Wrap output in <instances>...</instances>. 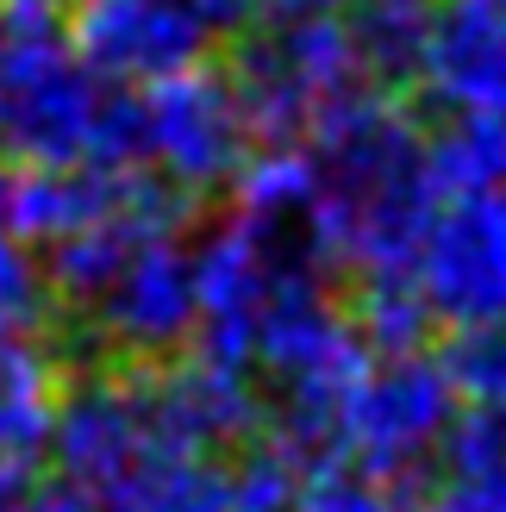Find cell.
<instances>
[{"mask_svg":"<svg viewBox=\"0 0 506 512\" xmlns=\"http://www.w3.org/2000/svg\"><path fill=\"white\" fill-rule=\"evenodd\" d=\"M100 82L63 32H0V157L32 169L88 163Z\"/></svg>","mask_w":506,"mask_h":512,"instance_id":"obj_1","label":"cell"},{"mask_svg":"<svg viewBox=\"0 0 506 512\" xmlns=\"http://www.w3.org/2000/svg\"><path fill=\"white\" fill-rule=\"evenodd\" d=\"M144 113H150V157H157L175 182L225 194L232 175L250 157V132L238 119L232 82H225L219 44L207 57H194L182 69L144 82Z\"/></svg>","mask_w":506,"mask_h":512,"instance_id":"obj_2","label":"cell"},{"mask_svg":"<svg viewBox=\"0 0 506 512\" xmlns=\"http://www.w3.org/2000/svg\"><path fill=\"white\" fill-rule=\"evenodd\" d=\"M419 288L444 325L506 319V188L444 200L419 244Z\"/></svg>","mask_w":506,"mask_h":512,"instance_id":"obj_3","label":"cell"},{"mask_svg":"<svg viewBox=\"0 0 506 512\" xmlns=\"http://www.w3.org/2000/svg\"><path fill=\"white\" fill-rule=\"evenodd\" d=\"M457 419V388L444 381L438 356H382V369L357 381V394L344 400V431H350V475L375 481L388 463L413 450H432L438 431Z\"/></svg>","mask_w":506,"mask_h":512,"instance_id":"obj_4","label":"cell"},{"mask_svg":"<svg viewBox=\"0 0 506 512\" xmlns=\"http://www.w3.org/2000/svg\"><path fill=\"white\" fill-rule=\"evenodd\" d=\"M63 38L94 75L113 82H157L219 44V32L175 0H63Z\"/></svg>","mask_w":506,"mask_h":512,"instance_id":"obj_5","label":"cell"},{"mask_svg":"<svg viewBox=\"0 0 506 512\" xmlns=\"http://www.w3.org/2000/svg\"><path fill=\"white\" fill-rule=\"evenodd\" d=\"M419 75L432 100L506 119V0H432Z\"/></svg>","mask_w":506,"mask_h":512,"instance_id":"obj_6","label":"cell"},{"mask_svg":"<svg viewBox=\"0 0 506 512\" xmlns=\"http://www.w3.org/2000/svg\"><path fill=\"white\" fill-rule=\"evenodd\" d=\"M432 182L438 194H475V188H500L506 182V119L500 113H475L463 119H438L432 125Z\"/></svg>","mask_w":506,"mask_h":512,"instance_id":"obj_7","label":"cell"},{"mask_svg":"<svg viewBox=\"0 0 506 512\" xmlns=\"http://www.w3.org/2000/svg\"><path fill=\"white\" fill-rule=\"evenodd\" d=\"M444 381L469 406H506V319H475V325H444L432 344Z\"/></svg>","mask_w":506,"mask_h":512,"instance_id":"obj_8","label":"cell"},{"mask_svg":"<svg viewBox=\"0 0 506 512\" xmlns=\"http://www.w3.org/2000/svg\"><path fill=\"white\" fill-rule=\"evenodd\" d=\"M50 300H44V275L13 238H0V331H44Z\"/></svg>","mask_w":506,"mask_h":512,"instance_id":"obj_9","label":"cell"},{"mask_svg":"<svg viewBox=\"0 0 506 512\" xmlns=\"http://www.w3.org/2000/svg\"><path fill=\"white\" fill-rule=\"evenodd\" d=\"M288 512H394V506L375 494L369 481H344V475H332V481H307V488L294 494Z\"/></svg>","mask_w":506,"mask_h":512,"instance_id":"obj_10","label":"cell"},{"mask_svg":"<svg viewBox=\"0 0 506 512\" xmlns=\"http://www.w3.org/2000/svg\"><path fill=\"white\" fill-rule=\"evenodd\" d=\"M175 7H182V13H194V19L207 25V32H219V38L257 19V0H175Z\"/></svg>","mask_w":506,"mask_h":512,"instance_id":"obj_11","label":"cell"},{"mask_svg":"<svg viewBox=\"0 0 506 512\" xmlns=\"http://www.w3.org/2000/svg\"><path fill=\"white\" fill-rule=\"evenodd\" d=\"M319 7H350V0H257V13H319Z\"/></svg>","mask_w":506,"mask_h":512,"instance_id":"obj_12","label":"cell"},{"mask_svg":"<svg viewBox=\"0 0 506 512\" xmlns=\"http://www.w3.org/2000/svg\"><path fill=\"white\" fill-rule=\"evenodd\" d=\"M432 512H463V506H457V500H444V506H432Z\"/></svg>","mask_w":506,"mask_h":512,"instance_id":"obj_13","label":"cell"}]
</instances>
